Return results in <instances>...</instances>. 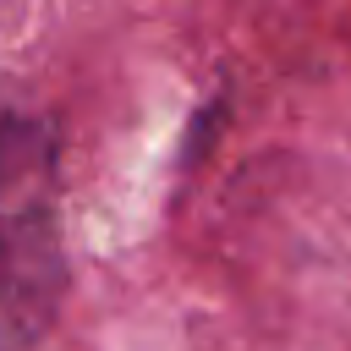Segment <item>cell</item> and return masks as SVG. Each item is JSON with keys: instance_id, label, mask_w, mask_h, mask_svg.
<instances>
[{"instance_id": "obj_1", "label": "cell", "mask_w": 351, "mask_h": 351, "mask_svg": "<svg viewBox=\"0 0 351 351\" xmlns=\"http://www.w3.org/2000/svg\"><path fill=\"white\" fill-rule=\"evenodd\" d=\"M66 291L60 148L33 115L0 110V351H33Z\"/></svg>"}]
</instances>
